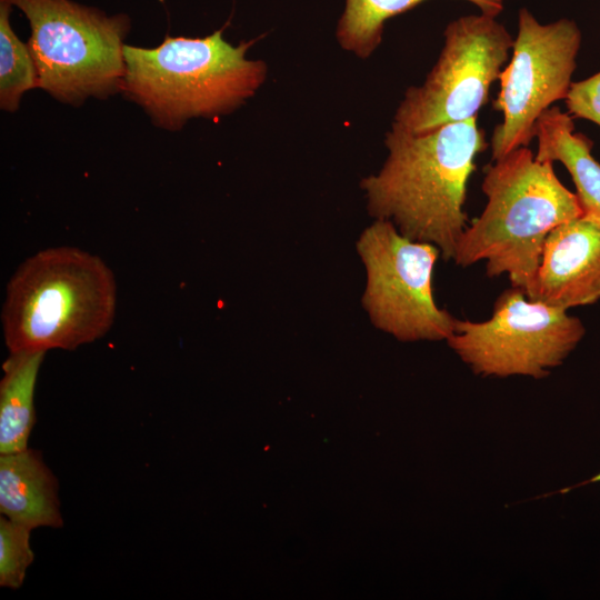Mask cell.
Instances as JSON below:
<instances>
[{
    "label": "cell",
    "mask_w": 600,
    "mask_h": 600,
    "mask_svg": "<svg viewBox=\"0 0 600 600\" xmlns=\"http://www.w3.org/2000/svg\"><path fill=\"white\" fill-rule=\"evenodd\" d=\"M380 171L361 181L369 213L391 221L412 240L434 244L452 260L467 228V184L476 157L484 151L477 118L411 134L391 127Z\"/></svg>",
    "instance_id": "cell-1"
},
{
    "label": "cell",
    "mask_w": 600,
    "mask_h": 600,
    "mask_svg": "<svg viewBox=\"0 0 600 600\" xmlns=\"http://www.w3.org/2000/svg\"><path fill=\"white\" fill-rule=\"evenodd\" d=\"M483 172L487 203L464 229L452 260L460 267L483 261L488 277L508 274L512 287L524 290L547 236L583 210L556 176L553 163L538 161L529 147L493 160Z\"/></svg>",
    "instance_id": "cell-2"
},
{
    "label": "cell",
    "mask_w": 600,
    "mask_h": 600,
    "mask_svg": "<svg viewBox=\"0 0 600 600\" xmlns=\"http://www.w3.org/2000/svg\"><path fill=\"white\" fill-rule=\"evenodd\" d=\"M117 308L107 263L76 247H51L26 259L10 278L1 321L9 353L74 350L102 338Z\"/></svg>",
    "instance_id": "cell-3"
},
{
    "label": "cell",
    "mask_w": 600,
    "mask_h": 600,
    "mask_svg": "<svg viewBox=\"0 0 600 600\" xmlns=\"http://www.w3.org/2000/svg\"><path fill=\"white\" fill-rule=\"evenodd\" d=\"M252 43L232 46L221 29L204 38L166 37L156 48L124 44L122 92L167 130L229 113L266 80V63L247 58Z\"/></svg>",
    "instance_id": "cell-4"
},
{
    "label": "cell",
    "mask_w": 600,
    "mask_h": 600,
    "mask_svg": "<svg viewBox=\"0 0 600 600\" xmlns=\"http://www.w3.org/2000/svg\"><path fill=\"white\" fill-rule=\"evenodd\" d=\"M27 17L38 88L63 103L122 92L126 13L103 11L71 0H9Z\"/></svg>",
    "instance_id": "cell-5"
},
{
    "label": "cell",
    "mask_w": 600,
    "mask_h": 600,
    "mask_svg": "<svg viewBox=\"0 0 600 600\" xmlns=\"http://www.w3.org/2000/svg\"><path fill=\"white\" fill-rule=\"evenodd\" d=\"M443 38L437 62L421 86L408 88L392 127L422 134L477 118L514 40L496 16L483 12L450 21Z\"/></svg>",
    "instance_id": "cell-6"
},
{
    "label": "cell",
    "mask_w": 600,
    "mask_h": 600,
    "mask_svg": "<svg viewBox=\"0 0 600 600\" xmlns=\"http://www.w3.org/2000/svg\"><path fill=\"white\" fill-rule=\"evenodd\" d=\"M367 284L362 306L373 326L401 341L448 340L457 319L437 306L432 276L441 254L432 243L407 238L377 219L357 242Z\"/></svg>",
    "instance_id": "cell-7"
},
{
    "label": "cell",
    "mask_w": 600,
    "mask_h": 600,
    "mask_svg": "<svg viewBox=\"0 0 600 600\" xmlns=\"http://www.w3.org/2000/svg\"><path fill=\"white\" fill-rule=\"evenodd\" d=\"M584 333L579 318L511 287L497 298L488 320L457 319L447 341L478 374L540 379L562 363Z\"/></svg>",
    "instance_id": "cell-8"
},
{
    "label": "cell",
    "mask_w": 600,
    "mask_h": 600,
    "mask_svg": "<svg viewBox=\"0 0 600 600\" xmlns=\"http://www.w3.org/2000/svg\"><path fill=\"white\" fill-rule=\"evenodd\" d=\"M580 46L581 31L573 20L541 23L528 9L519 10L512 54L492 102L502 114L489 143L492 161L529 147L539 117L567 98Z\"/></svg>",
    "instance_id": "cell-9"
},
{
    "label": "cell",
    "mask_w": 600,
    "mask_h": 600,
    "mask_svg": "<svg viewBox=\"0 0 600 600\" xmlns=\"http://www.w3.org/2000/svg\"><path fill=\"white\" fill-rule=\"evenodd\" d=\"M528 299L562 310L600 299V219L582 213L547 236L539 266L522 290Z\"/></svg>",
    "instance_id": "cell-10"
},
{
    "label": "cell",
    "mask_w": 600,
    "mask_h": 600,
    "mask_svg": "<svg viewBox=\"0 0 600 600\" xmlns=\"http://www.w3.org/2000/svg\"><path fill=\"white\" fill-rule=\"evenodd\" d=\"M59 483L38 450L0 454V513L30 529L61 528Z\"/></svg>",
    "instance_id": "cell-11"
},
{
    "label": "cell",
    "mask_w": 600,
    "mask_h": 600,
    "mask_svg": "<svg viewBox=\"0 0 600 600\" xmlns=\"http://www.w3.org/2000/svg\"><path fill=\"white\" fill-rule=\"evenodd\" d=\"M573 118L552 106L534 127L537 152L542 162H560L570 173L584 213L600 219V163L592 157V142L574 131Z\"/></svg>",
    "instance_id": "cell-12"
},
{
    "label": "cell",
    "mask_w": 600,
    "mask_h": 600,
    "mask_svg": "<svg viewBox=\"0 0 600 600\" xmlns=\"http://www.w3.org/2000/svg\"><path fill=\"white\" fill-rule=\"evenodd\" d=\"M47 352L10 353L0 380V454L28 448L36 423L34 390Z\"/></svg>",
    "instance_id": "cell-13"
},
{
    "label": "cell",
    "mask_w": 600,
    "mask_h": 600,
    "mask_svg": "<svg viewBox=\"0 0 600 600\" xmlns=\"http://www.w3.org/2000/svg\"><path fill=\"white\" fill-rule=\"evenodd\" d=\"M426 0H347L338 22L337 39L340 46L357 57L366 59L379 47L384 22L404 13ZM483 13L498 17L503 10L502 0H464Z\"/></svg>",
    "instance_id": "cell-14"
},
{
    "label": "cell",
    "mask_w": 600,
    "mask_h": 600,
    "mask_svg": "<svg viewBox=\"0 0 600 600\" xmlns=\"http://www.w3.org/2000/svg\"><path fill=\"white\" fill-rule=\"evenodd\" d=\"M11 2L0 0V108L18 110L24 92L38 87L37 68L28 44L10 26Z\"/></svg>",
    "instance_id": "cell-15"
},
{
    "label": "cell",
    "mask_w": 600,
    "mask_h": 600,
    "mask_svg": "<svg viewBox=\"0 0 600 600\" xmlns=\"http://www.w3.org/2000/svg\"><path fill=\"white\" fill-rule=\"evenodd\" d=\"M32 529L0 517V587H22L28 568L34 559L30 546Z\"/></svg>",
    "instance_id": "cell-16"
},
{
    "label": "cell",
    "mask_w": 600,
    "mask_h": 600,
    "mask_svg": "<svg viewBox=\"0 0 600 600\" xmlns=\"http://www.w3.org/2000/svg\"><path fill=\"white\" fill-rule=\"evenodd\" d=\"M564 102L572 118L586 119L600 127V71L572 82Z\"/></svg>",
    "instance_id": "cell-17"
},
{
    "label": "cell",
    "mask_w": 600,
    "mask_h": 600,
    "mask_svg": "<svg viewBox=\"0 0 600 600\" xmlns=\"http://www.w3.org/2000/svg\"><path fill=\"white\" fill-rule=\"evenodd\" d=\"M591 482H600V472L597 476L592 477L591 479H589L587 481H583V482H581V483H579V484H577V486H574V487H572L570 489L578 488V487H581V486H584V484H588V483H591ZM570 489H567L563 492H567Z\"/></svg>",
    "instance_id": "cell-18"
}]
</instances>
